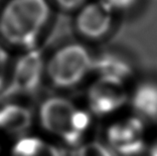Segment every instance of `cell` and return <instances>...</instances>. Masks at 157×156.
Masks as SVG:
<instances>
[{"instance_id": "14", "label": "cell", "mask_w": 157, "mask_h": 156, "mask_svg": "<svg viewBox=\"0 0 157 156\" xmlns=\"http://www.w3.org/2000/svg\"><path fill=\"white\" fill-rule=\"evenodd\" d=\"M110 8L117 9H127L130 8L137 0H104Z\"/></svg>"}, {"instance_id": "6", "label": "cell", "mask_w": 157, "mask_h": 156, "mask_svg": "<svg viewBox=\"0 0 157 156\" xmlns=\"http://www.w3.org/2000/svg\"><path fill=\"white\" fill-rule=\"evenodd\" d=\"M109 149L123 156H133L144 148V127L139 117H129L111 124L106 132Z\"/></svg>"}, {"instance_id": "13", "label": "cell", "mask_w": 157, "mask_h": 156, "mask_svg": "<svg viewBox=\"0 0 157 156\" xmlns=\"http://www.w3.org/2000/svg\"><path fill=\"white\" fill-rule=\"evenodd\" d=\"M8 66V55L5 50L0 46V89L2 88L4 80H5Z\"/></svg>"}, {"instance_id": "10", "label": "cell", "mask_w": 157, "mask_h": 156, "mask_svg": "<svg viewBox=\"0 0 157 156\" xmlns=\"http://www.w3.org/2000/svg\"><path fill=\"white\" fill-rule=\"evenodd\" d=\"M93 68L100 73L101 77H107L123 81L131 74L130 65L121 57L113 54H105L94 60Z\"/></svg>"}, {"instance_id": "2", "label": "cell", "mask_w": 157, "mask_h": 156, "mask_svg": "<svg viewBox=\"0 0 157 156\" xmlns=\"http://www.w3.org/2000/svg\"><path fill=\"white\" fill-rule=\"evenodd\" d=\"M40 120L47 131L70 145L80 142L90 124L88 112L63 97H50L45 101L40 108Z\"/></svg>"}, {"instance_id": "3", "label": "cell", "mask_w": 157, "mask_h": 156, "mask_svg": "<svg viewBox=\"0 0 157 156\" xmlns=\"http://www.w3.org/2000/svg\"><path fill=\"white\" fill-rule=\"evenodd\" d=\"M94 60L88 50L78 44L60 49L52 57L47 68L51 82L58 88L78 85L93 68Z\"/></svg>"}, {"instance_id": "16", "label": "cell", "mask_w": 157, "mask_h": 156, "mask_svg": "<svg viewBox=\"0 0 157 156\" xmlns=\"http://www.w3.org/2000/svg\"><path fill=\"white\" fill-rule=\"evenodd\" d=\"M149 155L150 156H157V140L153 143V145L151 146Z\"/></svg>"}, {"instance_id": "1", "label": "cell", "mask_w": 157, "mask_h": 156, "mask_svg": "<svg viewBox=\"0 0 157 156\" xmlns=\"http://www.w3.org/2000/svg\"><path fill=\"white\" fill-rule=\"evenodd\" d=\"M49 16L46 0H11L0 16V33L8 42L32 48Z\"/></svg>"}, {"instance_id": "15", "label": "cell", "mask_w": 157, "mask_h": 156, "mask_svg": "<svg viewBox=\"0 0 157 156\" xmlns=\"http://www.w3.org/2000/svg\"><path fill=\"white\" fill-rule=\"evenodd\" d=\"M55 1L59 4L62 9L71 11L82 6L85 0H55Z\"/></svg>"}, {"instance_id": "9", "label": "cell", "mask_w": 157, "mask_h": 156, "mask_svg": "<svg viewBox=\"0 0 157 156\" xmlns=\"http://www.w3.org/2000/svg\"><path fill=\"white\" fill-rule=\"evenodd\" d=\"M132 106L140 117L157 120V84L144 82L135 89L131 98Z\"/></svg>"}, {"instance_id": "4", "label": "cell", "mask_w": 157, "mask_h": 156, "mask_svg": "<svg viewBox=\"0 0 157 156\" xmlns=\"http://www.w3.org/2000/svg\"><path fill=\"white\" fill-rule=\"evenodd\" d=\"M88 101L90 110L97 116H107L117 112L127 101L123 81L101 77L90 86Z\"/></svg>"}, {"instance_id": "8", "label": "cell", "mask_w": 157, "mask_h": 156, "mask_svg": "<svg viewBox=\"0 0 157 156\" xmlns=\"http://www.w3.org/2000/svg\"><path fill=\"white\" fill-rule=\"evenodd\" d=\"M30 109L19 105H7L0 108V129L9 133H23L32 124Z\"/></svg>"}, {"instance_id": "12", "label": "cell", "mask_w": 157, "mask_h": 156, "mask_svg": "<svg viewBox=\"0 0 157 156\" xmlns=\"http://www.w3.org/2000/svg\"><path fill=\"white\" fill-rule=\"evenodd\" d=\"M77 156H114L113 151L101 142L92 141L84 144L78 151Z\"/></svg>"}, {"instance_id": "5", "label": "cell", "mask_w": 157, "mask_h": 156, "mask_svg": "<svg viewBox=\"0 0 157 156\" xmlns=\"http://www.w3.org/2000/svg\"><path fill=\"white\" fill-rule=\"evenodd\" d=\"M43 60L38 50H32L21 57L16 63L9 86L0 94V98L16 94L34 93L42 78Z\"/></svg>"}, {"instance_id": "7", "label": "cell", "mask_w": 157, "mask_h": 156, "mask_svg": "<svg viewBox=\"0 0 157 156\" xmlns=\"http://www.w3.org/2000/svg\"><path fill=\"white\" fill-rule=\"evenodd\" d=\"M113 25L111 8L101 0L85 6L78 13L76 21L78 31L92 40L101 39L109 32Z\"/></svg>"}, {"instance_id": "11", "label": "cell", "mask_w": 157, "mask_h": 156, "mask_svg": "<svg viewBox=\"0 0 157 156\" xmlns=\"http://www.w3.org/2000/svg\"><path fill=\"white\" fill-rule=\"evenodd\" d=\"M12 156H64L56 146L36 137H26L14 146Z\"/></svg>"}]
</instances>
